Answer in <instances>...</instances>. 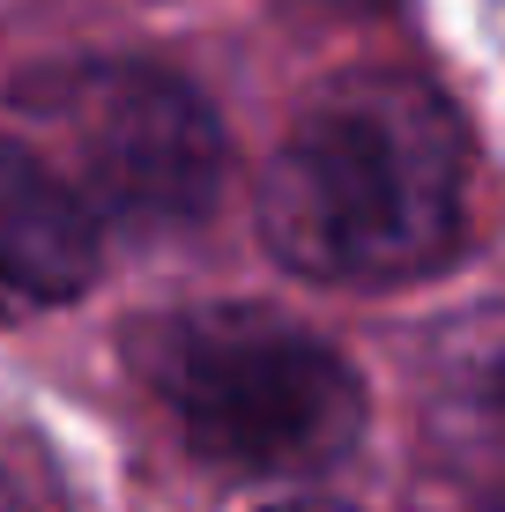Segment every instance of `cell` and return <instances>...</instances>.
Listing matches in <instances>:
<instances>
[{
  "label": "cell",
  "mask_w": 505,
  "mask_h": 512,
  "mask_svg": "<svg viewBox=\"0 0 505 512\" xmlns=\"http://www.w3.org/2000/svg\"><path fill=\"white\" fill-rule=\"evenodd\" d=\"M364 8H379V0H364Z\"/></svg>",
  "instance_id": "52a82bcc"
},
{
  "label": "cell",
  "mask_w": 505,
  "mask_h": 512,
  "mask_svg": "<svg viewBox=\"0 0 505 512\" xmlns=\"http://www.w3.org/2000/svg\"><path fill=\"white\" fill-rule=\"evenodd\" d=\"M38 119L52 134L45 164L67 179V193L127 231H179L208 216L223 186L216 112L164 67H75L38 97Z\"/></svg>",
  "instance_id": "3957f363"
},
{
  "label": "cell",
  "mask_w": 505,
  "mask_h": 512,
  "mask_svg": "<svg viewBox=\"0 0 505 512\" xmlns=\"http://www.w3.org/2000/svg\"><path fill=\"white\" fill-rule=\"evenodd\" d=\"M142 372L186 446L238 475H305L350 453L364 386L342 349L268 305H201L149 327Z\"/></svg>",
  "instance_id": "7a4b0ae2"
},
{
  "label": "cell",
  "mask_w": 505,
  "mask_h": 512,
  "mask_svg": "<svg viewBox=\"0 0 505 512\" xmlns=\"http://www.w3.org/2000/svg\"><path fill=\"white\" fill-rule=\"evenodd\" d=\"M468 134L431 82L357 67L283 134L260 186L275 260L312 282H409L461 238Z\"/></svg>",
  "instance_id": "6da1fadb"
},
{
  "label": "cell",
  "mask_w": 505,
  "mask_h": 512,
  "mask_svg": "<svg viewBox=\"0 0 505 512\" xmlns=\"http://www.w3.org/2000/svg\"><path fill=\"white\" fill-rule=\"evenodd\" d=\"M283 512H342V505H283Z\"/></svg>",
  "instance_id": "8992f818"
},
{
  "label": "cell",
  "mask_w": 505,
  "mask_h": 512,
  "mask_svg": "<svg viewBox=\"0 0 505 512\" xmlns=\"http://www.w3.org/2000/svg\"><path fill=\"white\" fill-rule=\"evenodd\" d=\"M97 275V216L38 149L0 134V320L67 305Z\"/></svg>",
  "instance_id": "277c9868"
},
{
  "label": "cell",
  "mask_w": 505,
  "mask_h": 512,
  "mask_svg": "<svg viewBox=\"0 0 505 512\" xmlns=\"http://www.w3.org/2000/svg\"><path fill=\"white\" fill-rule=\"evenodd\" d=\"M0 512H45V490L15 446H0Z\"/></svg>",
  "instance_id": "5b68a950"
}]
</instances>
